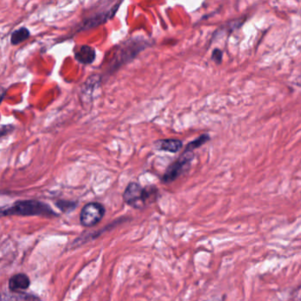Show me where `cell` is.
I'll return each mask as SVG.
<instances>
[{
	"mask_svg": "<svg viewBox=\"0 0 301 301\" xmlns=\"http://www.w3.org/2000/svg\"><path fill=\"white\" fill-rule=\"evenodd\" d=\"M3 216H40V217H57V212L45 202L38 200L18 201L6 208H1Z\"/></svg>",
	"mask_w": 301,
	"mask_h": 301,
	"instance_id": "1",
	"label": "cell"
},
{
	"mask_svg": "<svg viewBox=\"0 0 301 301\" xmlns=\"http://www.w3.org/2000/svg\"><path fill=\"white\" fill-rule=\"evenodd\" d=\"M148 46V41L143 37H136L122 42L114 51V57L111 58L107 71H109L110 73L116 71L122 65L133 59L137 54L145 50Z\"/></svg>",
	"mask_w": 301,
	"mask_h": 301,
	"instance_id": "2",
	"label": "cell"
},
{
	"mask_svg": "<svg viewBox=\"0 0 301 301\" xmlns=\"http://www.w3.org/2000/svg\"><path fill=\"white\" fill-rule=\"evenodd\" d=\"M158 190L154 186L143 188L137 183H130L122 195L127 204L135 209H143L147 203L153 202L157 198Z\"/></svg>",
	"mask_w": 301,
	"mask_h": 301,
	"instance_id": "3",
	"label": "cell"
},
{
	"mask_svg": "<svg viewBox=\"0 0 301 301\" xmlns=\"http://www.w3.org/2000/svg\"><path fill=\"white\" fill-rule=\"evenodd\" d=\"M192 160H193L192 152L185 151L178 160H176L173 164L168 167V169L165 172L162 182L165 183H170L178 179L180 176L190 169Z\"/></svg>",
	"mask_w": 301,
	"mask_h": 301,
	"instance_id": "4",
	"label": "cell"
},
{
	"mask_svg": "<svg viewBox=\"0 0 301 301\" xmlns=\"http://www.w3.org/2000/svg\"><path fill=\"white\" fill-rule=\"evenodd\" d=\"M105 214V208L100 202H89L82 208L80 219L85 227H93L101 221Z\"/></svg>",
	"mask_w": 301,
	"mask_h": 301,
	"instance_id": "5",
	"label": "cell"
},
{
	"mask_svg": "<svg viewBox=\"0 0 301 301\" xmlns=\"http://www.w3.org/2000/svg\"><path fill=\"white\" fill-rule=\"evenodd\" d=\"M8 286H9V289L13 293L27 290V288L30 286V279L26 274H23V273L16 274L12 276L10 279L9 283H8Z\"/></svg>",
	"mask_w": 301,
	"mask_h": 301,
	"instance_id": "6",
	"label": "cell"
},
{
	"mask_svg": "<svg viewBox=\"0 0 301 301\" xmlns=\"http://www.w3.org/2000/svg\"><path fill=\"white\" fill-rule=\"evenodd\" d=\"M96 57V50L90 46H81L75 51V58L77 61L83 65H90L95 61Z\"/></svg>",
	"mask_w": 301,
	"mask_h": 301,
	"instance_id": "7",
	"label": "cell"
},
{
	"mask_svg": "<svg viewBox=\"0 0 301 301\" xmlns=\"http://www.w3.org/2000/svg\"><path fill=\"white\" fill-rule=\"evenodd\" d=\"M156 146L161 151L176 153L183 148V142L178 139H162L156 142Z\"/></svg>",
	"mask_w": 301,
	"mask_h": 301,
	"instance_id": "8",
	"label": "cell"
},
{
	"mask_svg": "<svg viewBox=\"0 0 301 301\" xmlns=\"http://www.w3.org/2000/svg\"><path fill=\"white\" fill-rule=\"evenodd\" d=\"M30 36V32L26 27H20L13 31L11 35V43L12 45H18L21 42L27 41Z\"/></svg>",
	"mask_w": 301,
	"mask_h": 301,
	"instance_id": "9",
	"label": "cell"
},
{
	"mask_svg": "<svg viewBox=\"0 0 301 301\" xmlns=\"http://www.w3.org/2000/svg\"><path fill=\"white\" fill-rule=\"evenodd\" d=\"M210 140V137L208 135H202L201 137L196 138L193 141L190 142L188 144L187 147L185 151H189V152H192L195 149L199 148L200 146H202V145H204L206 142H208Z\"/></svg>",
	"mask_w": 301,
	"mask_h": 301,
	"instance_id": "10",
	"label": "cell"
},
{
	"mask_svg": "<svg viewBox=\"0 0 301 301\" xmlns=\"http://www.w3.org/2000/svg\"><path fill=\"white\" fill-rule=\"evenodd\" d=\"M57 205L63 211L72 210L76 207L77 202H70V201H59L57 202Z\"/></svg>",
	"mask_w": 301,
	"mask_h": 301,
	"instance_id": "11",
	"label": "cell"
},
{
	"mask_svg": "<svg viewBox=\"0 0 301 301\" xmlns=\"http://www.w3.org/2000/svg\"><path fill=\"white\" fill-rule=\"evenodd\" d=\"M289 301H301V286H299L297 289L294 291Z\"/></svg>",
	"mask_w": 301,
	"mask_h": 301,
	"instance_id": "12",
	"label": "cell"
},
{
	"mask_svg": "<svg viewBox=\"0 0 301 301\" xmlns=\"http://www.w3.org/2000/svg\"><path fill=\"white\" fill-rule=\"evenodd\" d=\"M222 53L221 50H215L212 52V60L216 62L217 64H220L222 61Z\"/></svg>",
	"mask_w": 301,
	"mask_h": 301,
	"instance_id": "13",
	"label": "cell"
},
{
	"mask_svg": "<svg viewBox=\"0 0 301 301\" xmlns=\"http://www.w3.org/2000/svg\"><path fill=\"white\" fill-rule=\"evenodd\" d=\"M12 129V126H0V137L10 133Z\"/></svg>",
	"mask_w": 301,
	"mask_h": 301,
	"instance_id": "14",
	"label": "cell"
},
{
	"mask_svg": "<svg viewBox=\"0 0 301 301\" xmlns=\"http://www.w3.org/2000/svg\"><path fill=\"white\" fill-rule=\"evenodd\" d=\"M4 96V89H2V88H0V102H1V100H3Z\"/></svg>",
	"mask_w": 301,
	"mask_h": 301,
	"instance_id": "15",
	"label": "cell"
},
{
	"mask_svg": "<svg viewBox=\"0 0 301 301\" xmlns=\"http://www.w3.org/2000/svg\"><path fill=\"white\" fill-rule=\"evenodd\" d=\"M2 217V215H1V208H0V217Z\"/></svg>",
	"mask_w": 301,
	"mask_h": 301,
	"instance_id": "16",
	"label": "cell"
}]
</instances>
